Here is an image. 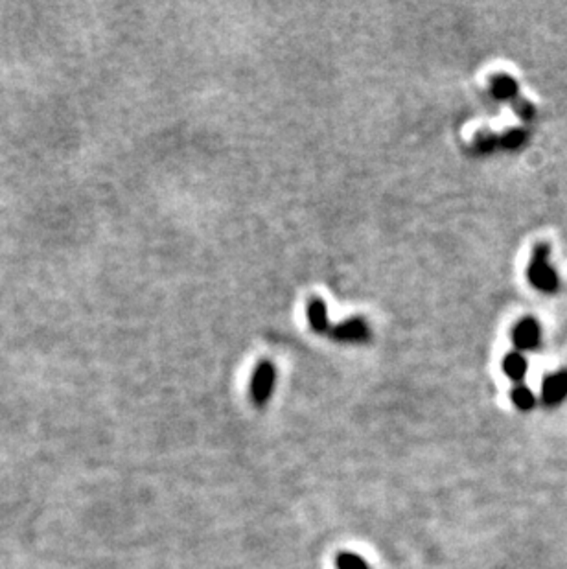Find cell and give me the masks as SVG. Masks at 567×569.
Listing matches in <instances>:
<instances>
[{
	"mask_svg": "<svg viewBox=\"0 0 567 569\" xmlns=\"http://www.w3.org/2000/svg\"><path fill=\"white\" fill-rule=\"evenodd\" d=\"M277 382V367L271 361H260L250 378V400L256 407H264L269 402Z\"/></svg>",
	"mask_w": 567,
	"mask_h": 569,
	"instance_id": "1",
	"label": "cell"
},
{
	"mask_svg": "<svg viewBox=\"0 0 567 569\" xmlns=\"http://www.w3.org/2000/svg\"><path fill=\"white\" fill-rule=\"evenodd\" d=\"M330 334L337 339V341L346 343H361L367 341L370 337V330L367 321L361 317H352V319L339 323V325L332 326Z\"/></svg>",
	"mask_w": 567,
	"mask_h": 569,
	"instance_id": "2",
	"label": "cell"
},
{
	"mask_svg": "<svg viewBox=\"0 0 567 569\" xmlns=\"http://www.w3.org/2000/svg\"><path fill=\"white\" fill-rule=\"evenodd\" d=\"M308 323L312 326L313 330L319 332V334H328L332 330V325L328 321V312H326V304H324L323 299H312L308 302Z\"/></svg>",
	"mask_w": 567,
	"mask_h": 569,
	"instance_id": "3",
	"label": "cell"
},
{
	"mask_svg": "<svg viewBox=\"0 0 567 569\" xmlns=\"http://www.w3.org/2000/svg\"><path fill=\"white\" fill-rule=\"evenodd\" d=\"M567 393V376L566 374H558L553 376L547 380L544 387V396L547 402H558L566 396Z\"/></svg>",
	"mask_w": 567,
	"mask_h": 569,
	"instance_id": "4",
	"label": "cell"
},
{
	"mask_svg": "<svg viewBox=\"0 0 567 569\" xmlns=\"http://www.w3.org/2000/svg\"><path fill=\"white\" fill-rule=\"evenodd\" d=\"M335 568L337 569H370L369 563L365 562L363 557L356 552H339L335 557Z\"/></svg>",
	"mask_w": 567,
	"mask_h": 569,
	"instance_id": "5",
	"label": "cell"
},
{
	"mask_svg": "<svg viewBox=\"0 0 567 569\" xmlns=\"http://www.w3.org/2000/svg\"><path fill=\"white\" fill-rule=\"evenodd\" d=\"M505 372L514 380H520L525 374V361L516 354H512L505 359Z\"/></svg>",
	"mask_w": 567,
	"mask_h": 569,
	"instance_id": "6",
	"label": "cell"
},
{
	"mask_svg": "<svg viewBox=\"0 0 567 569\" xmlns=\"http://www.w3.org/2000/svg\"><path fill=\"white\" fill-rule=\"evenodd\" d=\"M516 343L522 345V347H533L536 343V328L534 325L527 323V325H522L516 332Z\"/></svg>",
	"mask_w": 567,
	"mask_h": 569,
	"instance_id": "7",
	"label": "cell"
},
{
	"mask_svg": "<svg viewBox=\"0 0 567 569\" xmlns=\"http://www.w3.org/2000/svg\"><path fill=\"white\" fill-rule=\"evenodd\" d=\"M514 402H516V405H520L522 409H528V407H533L534 404V398L533 394L528 393L527 389H516L514 391Z\"/></svg>",
	"mask_w": 567,
	"mask_h": 569,
	"instance_id": "8",
	"label": "cell"
}]
</instances>
